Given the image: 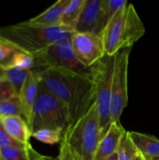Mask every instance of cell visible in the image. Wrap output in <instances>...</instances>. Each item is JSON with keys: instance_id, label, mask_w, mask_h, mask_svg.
Instances as JSON below:
<instances>
[{"instance_id": "cell-1", "label": "cell", "mask_w": 159, "mask_h": 160, "mask_svg": "<svg viewBox=\"0 0 159 160\" xmlns=\"http://www.w3.org/2000/svg\"><path fill=\"white\" fill-rule=\"evenodd\" d=\"M34 72L40 84L67 106L70 123L82 117L93 105L90 73L55 67Z\"/></svg>"}, {"instance_id": "cell-2", "label": "cell", "mask_w": 159, "mask_h": 160, "mask_svg": "<svg viewBox=\"0 0 159 160\" xmlns=\"http://www.w3.org/2000/svg\"><path fill=\"white\" fill-rule=\"evenodd\" d=\"M100 142L99 115L94 102L82 117L64 130L59 160H94Z\"/></svg>"}, {"instance_id": "cell-3", "label": "cell", "mask_w": 159, "mask_h": 160, "mask_svg": "<svg viewBox=\"0 0 159 160\" xmlns=\"http://www.w3.org/2000/svg\"><path fill=\"white\" fill-rule=\"evenodd\" d=\"M73 33L62 26L45 28L27 21L0 28V37L20 51L32 56L58 41L70 38Z\"/></svg>"}, {"instance_id": "cell-4", "label": "cell", "mask_w": 159, "mask_h": 160, "mask_svg": "<svg viewBox=\"0 0 159 160\" xmlns=\"http://www.w3.org/2000/svg\"><path fill=\"white\" fill-rule=\"evenodd\" d=\"M145 34L143 22L132 3L128 2L108 22L102 33L105 53L115 56L129 48Z\"/></svg>"}, {"instance_id": "cell-5", "label": "cell", "mask_w": 159, "mask_h": 160, "mask_svg": "<svg viewBox=\"0 0 159 160\" xmlns=\"http://www.w3.org/2000/svg\"><path fill=\"white\" fill-rule=\"evenodd\" d=\"M115 56L105 55L90 67L92 80L94 102L99 115L100 140L104 136L111 124V96L112 84L115 67Z\"/></svg>"}, {"instance_id": "cell-6", "label": "cell", "mask_w": 159, "mask_h": 160, "mask_svg": "<svg viewBox=\"0 0 159 160\" xmlns=\"http://www.w3.org/2000/svg\"><path fill=\"white\" fill-rule=\"evenodd\" d=\"M70 123V116L67 106L39 84L37 96L27 123L31 135L41 129L65 130Z\"/></svg>"}, {"instance_id": "cell-7", "label": "cell", "mask_w": 159, "mask_h": 160, "mask_svg": "<svg viewBox=\"0 0 159 160\" xmlns=\"http://www.w3.org/2000/svg\"><path fill=\"white\" fill-rule=\"evenodd\" d=\"M70 38L58 41L40 52L34 55L32 71L55 67L90 74V68L81 65L75 57L72 49Z\"/></svg>"}, {"instance_id": "cell-8", "label": "cell", "mask_w": 159, "mask_h": 160, "mask_svg": "<svg viewBox=\"0 0 159 160\" xmlns=\"http://www.w3.org/2000/svg\"><path fill=\"white\" fill-rule=\"evenodd\" d=\"M124 48L116 54L114 67L111 96V123L119 122L120 117L128 104V67L130 53Z\"/></svg>"}, {"instance_id": "cell-9", "label": "cell", "mask_w": 159, "mask_h": 160, "mask_svg": "<svg viewBox=\"0 0 159 160\" xmlns=\"http://www.w3.org/2000/svg\"><path fill=\"white\" fill-rule=\"evenodd\" d=\"M70 42L76 59L87 68H90L106 55L104 40L99 34L73 32Z\"/></svg>"}, {"instance_id": "cell-10", "label": "cell", "mask_w": 159, "mask_h": 160, "mask_svg": "<svg viewBox=\"0 0 159 160\" xmlns=\"http://www.w3.org/2000/svg\"><path fill=\"white\" fill-rule=\"evenodd\" d=\"M108 22L102 0H86L75 25L74 32L93 33L102 36Z\"/></svg>"}, {"instance_id": "cell-11", "label": "cell", "mask_w": 159, "mask_h": 160, "mask_svg": "<svg viewBox=\"0 0 159 160\" xmlns=\"http://www.w3.org/2000/svg\"><path fill=\"white\" fill-rule=\"evenodd\" d=\"M126 132L120 122L112 123L107 133L100 140L94 160H104L117 152L122 138Z\"/></svg>"}, {"instance_id": "cell-12", "label": "cell", "mask_w": 159, "mask_h": 160, "mask_svg": "<svg viewBox=\"0 0 159 160\" xmlns=\"http://www.w3.org/2000/svg\"><path fill=\"white\" fill-rule=\"evenodd\" d=\"M39 84L40 81L38 76L35 72L31 70L25 80L24 84L18 96L22 106L23 117H24L26 123L30 120L33 106L37 96Z\"/></svg>"}, {"instance_id": "cell-13", "label": "cell", "mask_w": 159, "mask_h": 160, "mask_svg": "<svg viewBox=\"0 0 159 160\" xmlns=\"http://www.w3.org/2000/svg\"><path fill=\"white\" fill-rule=\"evenodd\" d=\"M128 134L145 160L159 159V140L157 138L137 131H128Z\"/></svg>"}, {"instance_id": "cell-14", "label": "cell", "mask_w": 159, "mask_h": 160, "mask_svg": "<svg viewBox=\"0 0 159 160\" xmlns=\"http://www.w3.org/2000/svg\"><path fill=\"white\" fill-rule=\"evenodd\" d=\"M70 0H59L39 15L26 20L29 23L45 28L60 26L64 9Z\"/></svg>"}, {"instance_id": "cell-15", "label": "cell", "mask_w": 159, "mask_h": 160, "mask_svg": "<svg viewBox=\"0 0 159 160\" xmlns=\"http://www.w3.org/2000/svg\"><path fill=\"white\" fill-rule=\"evenodd\" d=\"M3 128L13 140L22 145H29L32 137L27 123L20 116L5 117L1 119Z\"/></svg>"}, {"instance_id": "cell-16", "label": "cell", "mask_w": 159, "mask_h": 160, "mask_svg": "<svg viewBox=\"0 0 159 160\" xmlns=\"http://www.w3.org/2000/svg\"><path fill=\"white\" fill-rule=\"evenodd\" d=\"M86 0H70L64 9L60 26L69 28L74 32V28L79 19Z\"/></svg>"}, {"instance_id": "cell-17", "label": "cell", "mask_w": 159, "mask_h": 160, "mask_svg": "<svg viewBox=\"0 0 159 160\" xmlns=\"http://www.w3.org/2000/svg\"><path fill=\"white\" fill-rule=\"evenodd\" d=\"M39 153L31 144L23 148H6L0 149V156L4 160H34Z\"/></svg>"}, {"instance_id": "cell-18", "label": "cell", "mask_w": 159, "mask_h": 160, "mask_svg": "<svg viewBox=\"0 0 159 160\" xmlns=\"http://www.w3.org/2000/svg\"><path fill=\"white\" fill-rule=\"evenodd\" d=\"M30 71L31 70H19V69L14 68V67L5 70L4 77L10 83L17 97L20 95L22 87H23L25 80Z\"/></svg>"}, {"instance_id": "cell-19", "label": "cell", "mask_w": 159, "mask_h": 160, "mask_svg": "<svg viewBox=\"0 0 159 160\" xmlns=\"http://www.w3.org/2000/svg\"><path fill=\"white\" fill-rule=\"evenodd\" d=\"M140 152L129 138L128 131L123 136L117 150L118 160H133Z\"/></svg>"}, {"instance_id": "cell-20", "label": "cell", "mask_w": 159, "mask_h": 160, "mask_svg": "<svg viewBox=\"0 0 159 160\" xmlns=\"http://www.w3.org/2000/svg\"><path fill=\"white\" fill-rule=\"evenodd\" d=\"M20 50L0 37V67L4 70L11 68L14 56Z\"/></svg>"}, {"instance_id": "cell-21", "label": "cell", "mask_w": 159, "mask_h": 160, "mask_svg": "<svg viewBox=\"0 0 159 160\" xmlns=\"http://www.w3.org/2000/svg\"><path fill=\"white\" fill-rule=\"evenodd\" d=\"M23 117V110L18 97L0 102V120L5 117Z\"/></svg>"}, {"instance_id": "cell-22", "label": "cell", "mask_w": 159, "mask_h": 160, "mask_svg": "<svg viewBox=\"0 0 159 160\" xmlns=\"http://www.w3.org/2000/svg\"><path fill=\"white\" fill-rule=\"evenodd\" d=\"M63 131L62 129H41L33 133L32 137L45 144L55 145L61 142Z\"/></svg>"}, {"instance_id": "cell-23", "label": "cell", "mask_w": 159, "mask_h": 160, "mask_svg": "<svg viewBox=\"0 0 159 160\" xmlns=\"http://www.w3.org/2000/svg\"><path fill=\"white\" fill-rule=\"evenodd\" d=\"M12 67L19 70H32L34 67V56L28 53L19 51L14 56Z\"/></svg>"}, {"instance_id": "cell-24", "label": "cell", "mask_w": 159, "mask_h": 160, "mask_svg": "<svg viewBox=\"0 0 159 160\" xmlns=\"http://www.w3.org/2000/svg\"><path fill=\"white\" fill-rule=\"evenodd\" d=\"M102 2L108 21L123 6L128 2L126 0H102Z\"/></svg>"}, {"instance_id": "cell-25", "label": "cell", "mask_w": 159, "mask_h": 160, "mask_svg": "<svg viewBox=\"0 0 159 160\" xmlns=\"http://www.w3.org/2000/svg\"><path fill=\"white\" fill-rule=\"evenodd\" d=\"M26 145L13 140L4 129L2 120H0V149L6 148H23Z\"/></svg>"}, {"instance_id": "cell-26", "label": "cell", "mask_w": 159, "mask_h": 160, "mask_svg": "<svg viewBox=\"0 0 159 160\" xmlns=\"http://www.w3.org/2000/svg\"><path fill=\"white\" fill-rule=\"evenodd\" d=\"M17 97L10 83L5 77H0V102Z\"/></svg>"}, {"instance_id": "cell-27", "label": "cell", "mask_w": 159, "mask_h": 160, "mask_svg": "<svg viewBox=\"0 0 159 160\" xmlns=\"http://www.w3.org/2000/svg\"><path fill=\"white\" fill-rule=\"evenodd\" d=\"M34 160H59V158H58V156L55 158H53L51 157V156H42V155L38 154V156L35 158Z\"/></svg>"}, {"instance_id": "cell-28", "label": "cell", "mask_w": 159, "mask_h": 160, "mask_svg": "<svg viewBox=\"0 0 159 160\" xmlns=\"http://www.w3.org/2000/svg\"><path fill=\"white\" fill-rule=\"evenodd\" d=\"M104 160H118V156H117V152L114 153L113 155H112L111 156H109L108 158L105 159Z\"/></svg>"}, {"instance_id": "cell-29", "label": "cell", "mask_w": 159, "mask_h": 160, "mask_svg": "<svg viewBox=\"0 0 159 160\" xmlns=\"http://www.w3.org/2000/svg\"><path fill=\"white\" fill-rule=\"evenodd\" d=\"M133 160H145V159H144V158H143V156H142L141 154H139L138 156H137V157H136Z\"/></svg>"}, {"instance_id": "cell-30", "label": "cell", "mask_w": 159, "mask_h": 160, "mask_svg": "<svg viewBox=\"0 0 159 160\" xmlns=\"http://www.w3.org/2000/svg\"><path fill=\"white\" fill-rule=\"evenodd\" d=\"M4 74H5V70L0 67V77H4Z\"/></svg>"}, {"instance_id": "cell-31", "label": "cell", "mask_w": 159, "mask_h": 160, "mask_svg": "<svg viewBox=\"0 0 159 160\" xmlns=\"http://www.w3.org/2000/svg\"><path fill=\"white\" fill-rule=\"evenodd\" d=\"M0 160H4V159H2V156H0Z\"/></svg>"}, {"instance_id": "cell-32", "label": "cell", "mask_w": 159, "mask_h": 160, "mask_svg": "<svg viewBox=\"0 0 159 160\" xmlns=\"http://www.w3.org/2000/svg\"><path fill=\"white\" fill-rule=\"evenodd\" d=\"M157 160H159V159H157Z\"/></svg>"}]
</instances>
